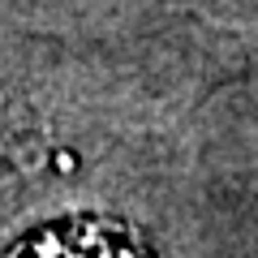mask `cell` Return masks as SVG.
Listing matches in <instances>:
<instances>
[{
	"instance_id": "6da1fadb",
	"label": "cell",
	"mask_w": 258,
	"mask_h": 258,
	"mask_svg": "<svg viewBox=\"0 0 258 258\" xmlns=\"http://www.w3.org/2000/svg\"><path fill=\"white\" fill-rule=\"evenodd\" d=\"M5 258H147L134 228L112 220H60L22 237Z\"/></svg>"
}]
</instances>
